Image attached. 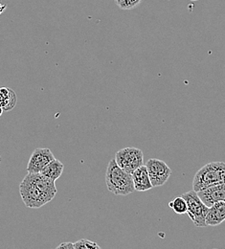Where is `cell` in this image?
<instances>
[{
	"mask_svg": "<svg viewBox=\"0 0 225 249\" xmlns=\"http://www.w3.org/2000/svg\"><path fill=\"white\" fill-rule=\"evenodd\" d=\"M24 178L35 187L37 190H39L42 194L48 196L51 200L56 196L58 193L55 181L42 176L40 173H37V174L28 173Z\"/></svg>",
	"mask_w": 225,
	"mask_h": 249,
	"instance_id": "8",
	"label": "cell"
},
{
	"mask_svg": "<svg viewBox=\"0 0 225 249\" xmlns=\"http://www.w3.org/2000/svg\"><path fill=\"white\" fill-rule=\"evenodd\" d=\"M190 1H198V0H190Z\"/></svg>",
	"mask_w": 225,
	"mask_h": 249,
	"instance_id": "20",
	"label": "cell"
},
{
	"mask_svg": "<svg viewBox=\"0 0 225 249\" xmlns=\"http://www.w3.org/2000/svg\"><path fill=\"white\" fill-rule=\"evenodd\" d=\"M131 178L133 180L135 191L144 192V191H149L154 188L152 185L149 174H148V170L145 165H143L140 168H138L137 170H135L131 174Z\"/></svg>",
	"mask_w": 225,
	"mask_h": 249,
	"instance_id": "10",
	"label": "cell"
},
{
	"mask_svg": "<svg viewBox=\"0 0 225 249\" xmlns=\"http://www.w3.org/2000/svg\"><path fill=\"white\" fill-rule=\"evenodd\" d=\"M74 247L75 249H102L96 243L91 242L89 240H86V239L76 242L74 244Z\"/></svg>",
	"mask_w": 225,
	"mask_h": 249,
	"instance_id": "16",
	"label": "cell"
},
{
	"mask_svg": "<svg viewBox=\"0 0 225 249\" xmlns=\"http://www.w3.org/2000/svg\"><path fill=\"white\" fill-rule=\"evenodd\" d=\"M225 183V163L215 161L201 167L194 175L193 190L199 192L209 187Z\"/></svg>",
	"mask_w": 225,
	"mask_h": 249,
	"instance_id": "1",
	"label": "cell"
},
{
	"mask_svg": "<svg viewBox=\"0 0 225 249\" xmlns=\"http://www.w3.org/2000/svg\"><path fill=\"white\" fill-rule=\"evenodd\" d=\"M205 221L207 226H217L225 221V202H217L209 207Z\"/></svg>",
	"mask_w": 225,
	"mask_h": 249,
	"instance_id": "11",
	"label": "cell"
},
{
	"mask_svg": "<svg viewBox=\"0 0 225 249\" xmlns=\"http://www.w3.org/2000/svg\"><path fill=\"white\" fill-rule=\"evenodd\" d=\"M187 203V214L193 220L196 227H206V216L209 210L193 190L182 194L181 196Z\"/></svg>",
	"mask_w": 225,
	"mask_h": 249,
	"instance_id": "3",
	"label": "cell"
},
{
	"mask_svg": "<svg viewBox=\"0 0 225 249\" xmlns=\"http://www.w3.org/2000/svg\"><path fill=\"white\" fill-rule=\"evenodd\" d=\"M3 111H4V110H3V109H2V108H1V107H0V116H1V115H2V113H3Z\"/></svg>",
	"mask_w": 225,
	"mask_h": 249,
	"instance_id": "19",
	"label": "cell"
},
{
	"mask_svg": "<svg viewBox=\"0 0 225 249\" xmlns=\"http://www.w3.org/2000/svg\"><path fill=\"white\" fill-rule=\"evenodd\" d=\"M107 190L116 196H128L135 191L131 175L121 169L115 159H111L105 173Z\"/></svg>",
	"mask_w": 225,
	"mask_h": 249,
	"instance_id": "2",
	"label": "cell"
},
{
	"mask_svg": "<svg viewBox=\"0 0 225 249\" xmlns=\"http://www.w3.org/2000/svg\"><path fill=\"white\" fill-rule=\"evenodd\" d=\"M5 9H6V6L4 4L0 3V15L5 11Z\"/></svg>",
	"mask_w": 225,
	"mask_h": 249,
	"instance_id": "18",
	"label": "cell"
},
{
	"mask_svg": "<svg viewBox=\"0 0 225 249\" xmlns=\"http://www.w3.org/2000/svg\"><path fill=\"white\" fill-rule=\"evenodd\" d=\"M55 249H75L73 243H62Z\"/></svg>",
	"mask_w": 225,
	"mask_h": 249,
	"instance_id": "17",
	"label": "cell"
},
{
	"mask_svg": "<svg viewBox=\"0 0 225 249\" xmlns=\"http://www.w3.org/2000/svg\"><path fill=\"white\" fill-rule=\"evenodd\" d=\"M17 102L16 92L8 88H0V107L4 111L12 110Z\"/></svg>",
	"mask_w": 225,
	"mask_h": 249,
	"instance_id": "13",
	"label": "cell"
},
{
	"mask_svg": "<svg viewBox=\"0 0 225 249\" xmlns=\"http://www.w3.org/2000/svg\"><path fill=\"white\" fill-rule=\"evenodd\" d=\"M19 194L25 206L28 208H40L51 201L48 196L42 194L25 178L19 185Z\"/></svg>",
	"mask_w": 225,
	"mask_h": 249,
	"instance_id": "5",
	"label": "cell"
},
{
	"mask_svg": "<svg viewBox=\"0 0 225 249\" xmlns=\"http://www.w3.org/2000/svg\"><path fill=\"white\" fill-rule=\"evenodd\" d=\"M114 159L117 165L129 175L144 165L143 152L140 149L132 147L118 151Z\"/></svg>",
	"mask_w": 225,
	"mask_h": 249,
	"instance_id": "4",
	"label": "cell"
},
{
	"mask_svg": "<svg viewBox=\"0 0 225 249\" xmlns=\"http://www.w3.org/2000/svg\"></svg>",
	"mask_w": 225,
	"mask_h": 249,
	"instance_id": "21",
	"label": "cell"
},
{
	"mask_svg": "<svg viewBox=\"0 0 225 249\" xmlns=\"http://www.w3.org/2000/svg\"><path fill=\"white\" fill-rule=\"evenodd\" d=\"M55 159V156L48 148H36L34 150L27 165V172L29 174H37L42 169Z\"/></svg>",
	"mask_w": 225,
	"mask_h": 249,
	"instance_id": "7",
	"label": "cell"
},
{
	"mask_svg": "<svg viewBox=\"0 0 225 249\" xmlns=\"http://www.w3.org/2000/svg\"><path fill=\"white\" fill-rule=\"evenodd\" d=\"M65 170V165L58 159L52 160L50 163H48L40 172V174L54 181L59 179Z\"/></svg>",
	"mask_w": 225,
	"mask_h": 249,
	"instance_id": "12",
	"label": "cell"
},
{
	"mask_svg": "<svg viewBox=\"0 0 225 249\" xmlns=\"http://www.w3.org/2000/svg\"><path fill=\"white\" fill-rule=\"evenodd\" d=\"M169 206L178 215L187 214V203L182 196H177L169 202Z\"/></svg>",
	"mask_w": 225,
	"mask_h": 249,
	"instance_id": "14",
	"label": "cell"
},
{
	"mask_svg": "<svg viewBox=\"0 0 225 249\" xmlns=\"http://www.w3.org/2000/svg\"><path fill=\"white\" fill-rule=\"evenodd\" d=\"M115 4L122 10H132L137 7L143 0H114Z\"/></svg>",
	"mask_w": 225,
	"mask_h": 249,
	"instance_id": "15",
	"label": "cell"
},
{
	"mask_svg": "<svg viewBox=\"0 0 225 249\" xmlns=\"http://www.w3.org/2000/svg\"><path fill=\"white\" fill-rule=\"evenodd\" d=\"M153 187L165 185L172 176L171 168L160 159L152 158L145 164Z\"/></svg>",
	"mask_w": 225,
	"mask_h": 249,
	"instance_id": "6",
	"label": "cell"
},
{
	"mask_svg": "<svg viewBox=\"0 0 225 249\" xmlns=\"http://www.w3.org/2000/svg\"><path fill=\"white\" fill-rule=\"evenodd\" d=\"M197 196L207 207H211L217 202H225V183L199 191Z\"/></svg>",
	"mask_w": 225,
	"mask_h": 249,
	"instance_id": "9",
	"label": "cell"
}]
</instances>
